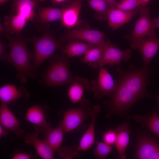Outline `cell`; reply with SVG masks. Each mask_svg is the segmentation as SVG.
<instances>
[{"instance_id": "1", "label": "cell", "mask_w": 159, "mask_h": 159, "mask_svg": "<svg viewBox=\"0 0 159 159\" xmlns=\"http://www.w3.org/2000/svg\"><path fill=\"white\" fill-rule=\"evenodd\" d=\"M5 35L8 41L10 52L7 62L12 65L17 72L16 77L22 84H25L28 78L35 79L37 76L31 64L34 55L27 48L26 42L30 38L21 35Z\"/></svg>"}, {"instance_id": "2", "label": "cell", "mask_w": 159, "mask_h": 159, "mask_svg": "<svg viewBox=\"0 0 159 159\" xmlns=\"http://www.w3.org/2000/svg\"><path fill=\"white\" fill-rule=\"evenodd\" d=\"M49 61V66L42 75L44 85L51 87L72 83L74 77L70 71L68 57L64 54H54Z\"/></svg>"}, {"instance_id": "3", "label": "cell", "mask_w": 159, "mask_h": 159, "mask_svg": "<svg viewBox=\"0 0 159 159\" xmlns=\"http://www.w3.org/2000/svg\"><path fill=\"white\" fill-rule=\"evenodd\" d=\"M29 42L34 45V54L32 66L35 74L42 63L49 59L58 49L63 50L64 43L56 40L50 33L47 31L39 37L30 38Z\"/></svg>"}, {"instance_id": "4", "label": "cell", "mask_w": 159, "mask_h": 159, "mask_svg": "<svg viewBox=\"0 0 159 159\" xmlns=\"http://www.w3.org/2000/svg\"><path fill=\"white\" fill-rule=\"evenodd\" d=\"M134 148V158L159 159V141L148 130L138 135Z\"/></svg>"}, {"instance_id": "5", "label": "cell", "mask_w": 159, "mask_h": 159, "mask_svg": "<svg viewBox=\"0 0 159 159\" xmlns=\"http://www.w3.org/2000/svg\"><path fill=\"white\" fill-rule=\"evenodd\" d=\"M140 16L131 33L124 37L132 43L139 39L149 37H156L154 28L149 15V8L141 6L139 12Z\"/></svg>"}, {"instance_id": "6", "label": "cell", "mask_w": 159, "mask_h": 159, "mask_svg": "<svg viewBox=\"0 0 159 159\" xmlns=\"http://www.w3.org/2000/svg\"><path fill=\"white\" fill-rule=\"evenodd\" d=\"M89 103L87 100L80 102V106L64 111L63 118L61 122L64 133L70 132L81 125L90 115L88 106Z\"/></svg>"}, {"instance_id": "7", "label": "cell", "mask_w": 159, "mask_h": 159, "mask_svg": "<svg viewBox=\"0 0 159 159\" xmlns=\"http://www.w3.org/2000/svg\"><path fill=\"white\" fill-rule=\"evenodd\" d=\"M106 41L104 50L97 64L98 67L108 64L110 66L120 65L122 61L129 60L132 56V51L130 49L121 50L108 39H107Z\"/></svg>"}, {"instance_id": "8", "label": "cell", "mask_w": 159, "mask_h": 159, "mask_svg": "<svg viewBox=\"0 0 159 159\" xmlns=\"http://www.w3.org/2000/svg\"><path fill=\"white\" fill-rule=\"evenodd\" d=\"M100 68L97 80L91 81L90 88L95 97L101 99L105 96L111 95L115 90V84L107 70L103 67Z\"/></svg>"}, {"instance_id": "9", "label": "cell", "mask_w": 159, "mask_h": 159, "mask_svg": "<svg viewBox=\"0 0 159 159\" xmlns=\"http://www.w3.org/2000/svg\"><path fill=\"white\" fill-rule=\"evenodd\" d=\"M104 33L99 31L79 28L72 29L60 37L59 41L64 43L66 41L75 39L97 45L105 43Z\"/></svg>"}, {"instance_id": "10", "label": "cell", "mask_w": 159, "mask_h": 159, "mask_svg": "<svg viewBox=\"0 0 159 159\" xmlns=\"http://www.w3.org/2000/svg\"><path fill=\"white\" fill-rule=\"evenodd\" d=\"M64 10V8L37 7L32 22L37 27L47 31L48 27L46 25L60 19Z\"/></svg>"}, {"instance_id": "11", "label": "cell", "mask_w": 159, "mask_h": 159, "mask_svg": "<svg viewBox=\"0 0 159 159\" xmlns=\"http://www.w3.org/2000/svg\"><path fill=\"white\" fill-rule=\"evenodd\" d=\"M130 47L140 52L144 64L148 65L159 49V38L149 37L131 43Z\"/></svg>"}, {"instance_id": "12", "label": "cell", "mask_w": 159, "mask_h": 159, "mask_svg": "<svg viewBox=\"0 0 159 159\" xmlns=\"http://www.w3.org/2000/svg\"><path fill=\"white\" fill-rule=\"evenodd\" d=\"M100 106L98 105L89 107L88 111L90 117L89 125L81 138L77 148L78 151H85L90 148L95 141V124L96 119L100 110Z\"/></svg>"}, {"instance_id": "13", "label": "cell", "mask_w": 159, "mask_h": 159, "mask_svg": "<svg viewBox=\"0 0 159 159\" xmlns=\"http://www.w3.org/2000/svg\"><path fill=\"white\" fill-rule=\"evenodd\" d=\"M0 122L5 129L13 132L17 137L23 135L24 131L21 128L19 120L7 105L3 103L0 106Z\"/></svg>"}, {"instance_id": "14", "label": "cell", "mask_w": 159, "mask_h": 159, "mask_svg": "<svg viewBox=\"0 0 159 159\" xmlns=\"http://www.w3.org/2000/svg\"><path fill=\"white\" fill-rule=\"evenodd\" d=\"M11 9L13 13L18 14L27 21L32 20L34 16L36 9L40 3L46 0H13Z\"/></svg>"}, {"instance_id": "15", "label": "cell", "mask_w": 159, "mask_h": 159, "mask_svg": "<svg viewBox=\"0 0 159 159\" xmlns=\"http://www.w3.org/2000/svg\"><path fill=\"white\" fill-rule=\"evenodd\" d=\"M25 119L34 124L37 132L43 134L51 127L50 124L46 120L42 108L38 105H34L27 109Z\"/></svg>"}, {"instance_id": "16", "label": "cell", "mask_w": 159, "mask_h": 159, "mask_svg": "<svg viewBox=\"0 0 159 159\" xmlns=\"http://www.w3.org/2000/svg\"><path fill=\"white\" fill-rule=\"evenodd\" d=\"M140 6L130 11L117 8H109L107 14L109 26L113 29L120 28L138 13Z\"/></svg>"}, {"instance_id": "17", "label": "cell", "mask_w": 159, "mask_h": 159, "mask_svg": "<svg viewBox=\"0 0 159 159\" xmlns=\"http://www.w3.org/2000/svg\"><path fill=\"white\" fill-rule=\"evenodd\" d=\"M83 0H73L64 8L61 19L62 25L68 29L74 27L79 22Z\"/></svg>"}, {"instance_id": "18", "label": "cell", "mask_w": 159, "mask_h": 159, "mask_svg": "<svg viewBox=\"0 0 159 159\" xmlns=\"http://www.w3.org/2000/svg\"><path fill=\"white\" fill-rule=\"evenodd\" d=\"M159 107L154 108L150 113L144 115H136L133 119L143 127L150 130L155 137L159 139Z\"/></svg>"}, {"instance_id": "19", "label": "cell", "mask_w": 159, "mask_h": 159, "mask_svg": "<svg viewBox=\"0 0 159 159\" xmlns=\"http://www.w3.org/2000/svg\"><path fill=\"white\" fill-rule=\"evenodd\" d=\"M115 129L117 137L115 144L118 153L117 158L125 159L127 155L126 151L129 141V134L131 132L130 124L124 122Z\"/></svg>"}, {"instance_id": "20", "label": "cell", "mask_w": 159, "mask_h": 159, "mask_svg": "<svg viewBox=\"0 0 159 159\" xmlns=\"http://www.w3.org/2000/svg\"><path fill=\"white\" fill-rule=\"evenodd\" d=\"M37 132L27 134L24 138L25 143L32 145L39 155L42 158L54 159V152L46 140L39 138Z\"/></svg>"}, {"instance_id": "21", "label": "cell", "mask_w": 159, "mask_h": 159, "mask_svg": "<svg viewBox=\"0 0 159 159\" xmlns=\"http://www.w3.org/2000/svg\"><path fill=\"white\" fill-rule=\"evenodd\" d=\"M71 84L67 95L70 101L74 104L82 100L85 90L88 91L91 89L90 85L87 80L79 76L74 77Z\"/></svg>"}, {"instance_id": "22", "label": "cell", "mask_w": 159, "mask_h": 159, "mask_svg": "<svg viewBox=\"0 0 159 159\" xmlns=\"http://www.w3.org/2000/svg\"><path fill=\"white\" fill-rule=\"evenodd\" d=\"M28 93L23 87L18 89L12 84H6L0 88V100L1 103L7 105L17 99L27 98Z\"/></svg>"}, {"instance_id": "23", "label": "cell", "mask_w": 159, "mask_h": 159, "mask_svg": "<svg viewBox=\"0 0 159 159\" xmlns=\"http://www.w3.org/2000/svg\"><path fill=\"white\" fill-rule=\"evenodd\" d=\"M27 21L24 18L18 14L12 13L6 16L4 22L5 34L20 35Z\"/></svg>"}, {"instance_id": "24", "label": "cell", "mask_w": 159, "mask_h": 159, "mask_svg": "<svg viewBox=\"0 0 159 159\" xmlns=\"http://www.w3.org/2000/svg\"><path fill=\"white\" fill-rule=\"evenodd\" d=\"M64 132L60 123L57 127L47 129L43 133L44 139L54 152L61 146Z\"/></svg>"}, {"instance_id": "25", "label": "cell", "mask_w": 159, "mask_h": 159, "mask_svg": "<svg viewBox=\"0 0 159 159\" xmlns=\"http://www.w3.org/2000/svg\"><path fill=\"white\" fill-rule=\"evenodd\" d=\"M69 41L67 44L65 45L62 52L69 58L85 55L90 49L96 46L77 40Z\"/></svg>"}, {"instance_id": "26", "label": "cell", "mask_w": 159, "mask_h": 159, "mask_svg": "<svg viewBox=\"0 0 159 159\" xmlns=\"http://www.w3.org/2000/svg\"><path fill=\"white\" fill-rule=\"evenodd\" d=\"M103 44L96 45L90 49L85 54L81 60L82 63H87L93 68L98 67L97 64L100 60L106 44Z\"/></svg>"}, {"instance_id": "27", "label": "cell", "mask_w": 159, "mask_h": 159, "mask_svg": "<svg viewBox=\"0 0 159 159\" xmlns=\"http://www.w3.org/2000/svg\"><path fill=\"white\" fill-rule=\"evenodd\" d=\"M90 6L96 12L95 17L99 20H107V12L110 8L104 0H88Z\"/></svg>"}, {"instance_id": "28", "label": "cell", "mask_w": 159, "mask_h": 159, "mask_svg": "<svg viewBox=\"0 0 159 159\" xmlns=\"http://www.w3.org/2000/svg\"><path fill=\"white\" fill-rule=\"evenodd\" d=\"M112 150L111 145L105 142H97L96 145L93 150L95 158L99 159L105 158Z\"/></svg>"}, {"instance_id": "29", "label": "cell", "mask_w": 159, "mask_h": 159, "mask_svg": "<svg viewBox=\"0 0 159 159\" xmlns=\"http://www.w3.org/2000/svg\"><path fill=\"white\" fill-rule=\"evenodd\" d=\"M140 6V0H123L118 3L116 8L124 11L133 10Z\"/></svg>"}, {"instance_id": "30", "label": "cell", "mask_w": 159, "mask_h": 159, "mask_svg": "<svg viewBox=\"0 0 159 159\" xmlns=\"http://www.w3.org/2000/svg\"><path fill=\"white\" fill-rule=\"evenodd\" d=\"M57 151L60 157L65 159L72 158L80 155L79 151L74 150L71 147L61 146Z\"/></svg>"}, {"instance_id": "31", "label": "cell", "mask_w": 159, "mask_h": 159, "mask_svg": "<svg viewBox=\"0 0 159 159\" xmlns=\"http://www.w3.org/2000/svg\"><path fill=\"white\" fill-rule=\"evenodd\" d=\"M117 137L115 129H110L106 132L103 136V140L105 143L112 145L115 144Z\"/></svg>"}, {"instance_id": "32", "label": "cell", "mask_w": 159, "mask_h": 159, "mask_svg": "<svg viewBox=\"0 0 159 159\" xmlns=\"http://www.w3.org/2000/svg\"><path fill=\"white\" fill-rule=\"evenodd\" d=\"M7 44L1 39H0V59L2 62H6L9 57V52L7 50Z\"/></svg>"}, {"instance_id": "33", "label": "cell", "mask_w": 159, "mask_h": 159, "mask_svg": "<svg viewBox=\"0 0 159 159\" xmlns=\"http://www.w3.org/2000/svg\"><path fill=\"white\" fill-rule=\"evenodd\" d=\"M12 158L13 159H29L31 158V157L27 154L20 153L14 154Z\"/></svg>"}, {"instance_id": "34", "label": "cell", "mask_w": 159, "mask_h": 159, "mask_svg": "<svg viewBox=\"0 0 159 159\" xmlns=\"http://www.w3.org/2000/svg\"><path fill=\"white\" fill-rule=\"evenodd\" d=\"M110 8H116L118 3L116 0H104Z\"/></svg>"}, {"instance_id": "35", "label": "cell", "mask_w": 159, "mask_h": 159, "mask_svg": "<svg viewBox=\"0 0 159 159\" xmlns=\"http://www.w3.org/2000/svg\"><path fill=\"white\" fill-rule=\"evenodd\" d=\"M152 21L154 28L159 29V15L157 17L152 20Z\"/></svg>"}, {"instance_id": "36", "label": "cell", "mask_w": 159, "mask_h": 159, "mask_svg": "<svg viewBox=\"0 0 159 159\" xmlns=\"http://www.w3.org/2000/svg\"><path fill=\"white\" fill-rule=\"evenodd\" d=\"M2 127V126L0 125V138L3 135L6 136V135L8 134V132L6 130Z\"/></svg>"}, {"instance_id": "37", "label": "cell", "mask_w": 159, "mask_h": 159, "mask_svg": "<svg viewBox=\"0 0 159 159\" xmlns=\"http://www.w3.org/2000/svg\"><path fill=\"white\" fill-rule=\"evenodd\" d=\"M140 6H145L148 4L150 0H140Z\"/></svg>"}, {"instance_id": "38", "label": "cell", "mask_w": 159, "mask_h": 159, "mask_svg": "<svg viewBox=\"0 0 159 159\" xmlns=\"http://www.w3.org/2000/svg\"><path fill=\"white\" fill-rule=\"evenodd\" d=\"M0 33L1 35L5 34V29L4 26L0 23Z\"/></svg>"}, {"instance_id": "39", "label": "cell", "mask_w": 159, "mask_h": 159, "mask_svg": "<svg viewBox=\"0 0 159 159\" xmlns=\"http://www.w3.org/2000/svg\"><path fill=\"white\" fill-rule=\"evenodd\" d=\"M67 0H52V2L54 4L64 2Z\"/></svg>"}, {"instance_id": "40", "label": "cell", "mask_w": 159, "mask_h": 159, "mask_svg": "<svg viewBox=\"0 0 159 159\" xmlns=\"http://www.w3.org/2000/svg\"><path fill=\"white\" fill-rule=\"evenodd\" d=\"M155 99L157 103L158 106L159 107V95H156L155 96Z\"/></svg>"}, {"instance_id": "41", "label": "cell", "mask_w": 159, "mask_h": 159, "mask_svg": "<svg viewBox=\"0 0 159 159\" xmlns=\"http://www.w3.org/2000/svg\"><path fill=\"white\" fill-rule=\"evenodd\" d=\"M10 0L13 1V0H0V5L4 4Z\"/></svg>"}]
</instances>
